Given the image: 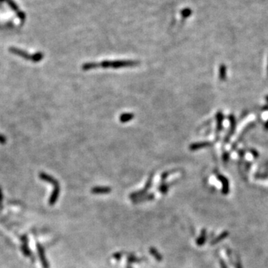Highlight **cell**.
I'll return each mask as SVG.
<instances>
[{"mask_svg":"<svg viewBox=\"0 0 268 268\" xmlns=\"http://www.w3.org/2000/svg\"><path fill=\"white\" fill-rule=\"evenodd\" d=\"M139 61L135 60H113V61H103L102 63H86L83 64L82 69L84 71L94 69L98 68H113L120 69L125 67H133L139 65Z\"/></svg>","mask_w":268,"mask_h":268,"instance_id":"1","label":"cell"},{"mask_svg":"<svg viewBox=\"0 0 268 268\" xmlns=\"http://www.w3.org/2000/svg\"><path fill=\"white\" fill-rule=\"evenodd\" d=\"M37 248L38 255H39L40 259L43 268H49V262H48L47 259H46V255H45L44 249H43V247H42V245L40 244L39 243L37 244Z\"/></svg>","mask_w":268,"mask_h":268,"instance_id":"2","label":"cell"},{"mask_svg":"<svg viewBox=\"0 0 268 268\" xmlns=\"http://www.w3.org/2000/svg\"><path fill=\"white\" fill-rule=\"evenodd\" d=\"M60 185H59V184H57V185L54 186V190H53L52 195H51V197H50V198H49V205L53 206V205L55 204L56 201H57V199H58V197H59V195H60Z\"/></svg>","mask_w":268,"mask_h":268,"instance_id":"3","label":"cell"},{"mask_svg":"<svg viewBox=\"0 0 268 268\" xmlns=\"http://www.w3.org/2000/svg\"><path fill=\"white\" fill-rule=\"evenodd\" d=\"M9 51H10L11 52L14 53V54H17V55L22 57V58H25V59H27V60H31L32 55H30V54H28V53H27L26 52H24V51L21 50V49H17V48H14V47H11L10 49H9Z\"/></svg>","mask_w":268,"mask_h":268,"instance_id":"4","label":"cell"},{"mask_svg":"<svg viewBox=\"0 0 268 268\" xmlns=\"http://www.w3.org/2000/svg\"><path fill=\"white\" fill-rule=\"evenodd\" d=\"M91 192L92 194L96 195H101V194H108L111 192V189L110 187H103V186H98V187L92 188Z\"/></svg>","mask_w":268,"mask_h":268,"instance_id":"5","label":"cell"},{"mask_svg":"<svg viewBox=\"0 0 268 268\" xmlns=\"http://www.w3.org/2000/svg\"><path fill=\"white\" fill-rule=\"evenodd\" d=\"M40 178L42 180L46 181V182H49V183L52 184L53 186H56L57 185V184H59L57 179L53 178L52 176L49 175V174H45V173H40Z\"/></svg>","mask_w":268,"mask_h":268,"instance_id":"6","label":"cell"},{"mask_svg":"<svg viewBox=\"0 0 268 268\" xmlns=\"http://www.w3.org/2000/svg\"><path fill=\"white\" fill-rule=\"evenodd\" d=\"M154 199V195L153 194H150V195H143L142 197H137V198L134 199V203H141V202H144V201H147V200H152Z\"/></svg>","mask_w":268,"mask_h":268,"instance_id":"7","label":"cell"},{"mask_svg":"<svg viewBox=\"0 0 268 268\" xmlns=\"http://www.w3.org/2000/svg\"><path fill=\"white\" fill-rule=\"evenodd\" d=\"M134 115L133 113H123L122 115H121L120 116L119 120L121 123H127L128 121H131V120L134 118Z\"/></svg>","mask_w":268,"mask_h":268,"instance_id":"8","label":"cell"},{"mask_svg":"<svg viewBox=\"0 0 268 268\" xmlns=\"http://www.w3.org/2000/svg\"><path fill=\"white\" fill-rule=\"evenodd\" d=\"M144 260H146L145 258H138L136 256H134L133 254H129V256L128 258V262L129 264L131 263H139L141 261H144Z\"/></svg>","mask_w":268,"mask_h":268,"instance_id":"9","label":"cell"},{"mask_svg":"<svg viewBox=\"0 0 268 268\" xmlns=\"http://www.w3.org/2000/svg\"><path fill=\"white\" fill-rule=\"evenodd\" d=\"M149 252H150V254H151L158 261H160L163 260V256H162V255L160 254L155 248L150 247V250H149Z\"/></svg>","mask_w":268,"mask_h":268,"instance_id":"10","label":"cell"},{"mask_svg":"<svg viewBox=\"0 0 268 268\" xmlns=\"http://www.w3.org/2000/svg\"><path fill=\"white\" fill-rule=\"evenodd\" d=\"M205 241H206V230L203 229V230H202L201 235L197 238L196 243L198 246H202L205 243Z\"/></svg>","mask_w":268,"mask_h":268,"instance_id":"11","label":"cell"},{"mask_svg":"<svg viewBox=\"0 0 268 268\" xmlns=\"http://www.w3.org/2000/svg\"><path fill=\"white\" fill-rule=\"evenodd\" d=\"M220 180L222 181L223 184H224V187H223V192L224 194H227L229 192V186H228V182L225 177H224L223 176H219Z\"/></svg>","mask_w":268,"mask_h":268,"instance_id":"12","label":"cell"},{"mask_svg":"<svg viewBox=\"0 0 268 268\" xmlns=\"http://www.w3.org/2000/svg\"><path fill=\"white\" fill-rule=\"evenodd\" d=\"M43 58V53L38 52V53H36V54H32L31 61H33V62H39V61H40V60Z\"/></svg>","mask_w":268,"mask_h":268,"instance_id":"13","label":"cell"},{"mask_svg":"<svg viewBox=\"0 0 268 268\" xmlns=\"http://www.w3.org/2000/svg\"><path fill=\"white\" fill-rule=\"evenodd\" d=\"M228 235H229L228 232H223V233L221 234V235H220L219 236H218V237H216V238L215 239V240L213 241L212 242H211V244L213 245V244H217V243H218V242H220V241H222L224 238H225L226 237H227Z\"/></svg>","mask_w":268,"mask_h":268,"instance_id":"14","label":"cell"},{"mask_svg":"<svg viewBox=\"0 0 268 268\" xmlns=\"http://www.w3.org/2000/svg\"><path fill=\"white\" fill-rule=\"evenodd\" d=\"M208 143L206 142H203V143H197V144H193L190 146V148L192 150H197V149L200 148V147H204L208 145Z\"/></svg>","mask_w":268,"mask_h":268,"instance_id":"15","label":"cell"},{"mask_svg":"<svg viewBox=\"0 0 268 268\" xmlns=\"http://www.w3.org/2000/svg\"><path fill=\"white\" fill-rule=\"evenodd\" d=\"M169 186L170 185H168V184L163 183L162 185H160L159 190H160V192H161L162 194H166L167 192H168V189H169Z\"/></svg>","mask_w":268,"mask_h":268,"instance_id":"16","label":"cell"},{"mask_svg":"<svg viewBox=\"0 0 268 268\" xmlns=\"http://www.w3.org/2000/svg\"><path fill=\"white\" fill-rule=\"evenodd\" d=\"M22 252H23V253L25 255V256H31V251H30L29 249L28 248V247L26 246V244H24V246L22 247Z\"/></svg>","mask_w":268,"mask_h":268,"instance_id":"17","label":"cell"},{"mask_svg":"<svg viewBox=\"0 0 268 268\" xmlns=\"http://www.w3.org/2000/svg\"><path fill=\"white\" fill-rule=\"evenodd\" d=\"M7 1H8V3L9 5H10V7L13 9V10H14V11L18 10V7H17V5H16L15 3L12 1V0H7Z\"/></svg>","mask_w":268,"mask_h":268,"instance_id":"18","label":"cell"},{"mask_svg":"<svg viewBox=\"0 0 268 268\" xmlns=\"http://www.w3.org/2000/svg\"><path fill=\"white\" fill-rule=\"evenodd\" d=\"M123 254H124V253H119V252H118V253H115V254L113 255V258L116 260H120Z\"/></svg>","mask_w":268,"mask_h":268,"instance_id":"19","label":"cell"},{"mask_svg":"<svg viewBox=\"0 0 268 268\" xmlns=\"http://www.w3.org/2000/svg\"><path fill=\"white\" fill-rule=\"evenodd\" d=\"M221 72V73H220V78H224V76H225V67L222 66L220 69V72Z\"/></svg>","mask_w":268,"mask_h":268,"instance_id":"20","label":"cell"},{"mask_svg":"<svg viewBox=\"0 0 268 268\" xmlns=\"http://www.w3.org/2000/svg\"><path fill=\"white\" fill-rule=\"evenodd\" d=\"M5 142H6V139H5V138L4 136H2V135L0 134V143L4 144Z\"/></svg>","mask_w":268,"mask_h":268,"instance_id":"21","label":"cell"},{"mask_svg":"<svg viewBox=\"0 0 268 268\" xmlns=\"http://www.w3.org/2000/svg\"><path fill=\"white\" fill-rule=\"evenodd\" d=\"M220 264H221V268H227V266L226 265V264L224 263V261H222V260H221V261H220Z\"/></svg>","mask_w":268,"mask_h":268,"instance_id":"22","label":"cell"},{"mask_svg":"<svg viewBox=\"0 0 268 268\" xmlns=\"http://www.w3.org/2000/svg\"><path fill=\"white\" fill-rule=\"evenodd\" d=\"M2 190L0 189V206H2Z\"/></svg>","mask_w":268,"mask_h":268,"instance_id":"23","label":"cell"},{"mask_svg":"<svg viewBox=\"0 0 268 268\" xmlns=\"http://www.w3.org/2000/svg\"><path fill=\"white\" fill-rule=\"evenodd\" d=\"M127 268H132V267H131V266H130V265H128V266H127Z\"/></svg>","mask_w":268,"mask_h":268,"instance_id":"24","label":"cell"}]
</instances>
